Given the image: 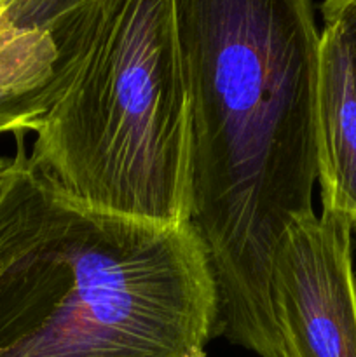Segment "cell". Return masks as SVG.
I'll list each match as a JSON object with an SVG mask.
<instances>
[{
    "label": "cell",
    "instance_id": "cell-5",
    "mask_svg": "<svg viewBox=\"0 0 356 357\" xmlns=\"http://www.w3.org/2000/svg\"><path fill=\"white\" fill-rule=\"evenodd\" d=\"M316 138L321 209L356 229V49L328 24L320 31Z\"/></svg>",
    "mask_w": 356,
    "mask_h": 357
},
{
    "label": "cell",
    "instance_id": "cell-1",
    "mask_svg": "<svg viewBox=\"0 0 356 357\" xmlns=\"http://www.w3.org/2000/svg\"><path fill=\"white\" fill-rule=\"evenodd\" d=\"M188 110L187 225L216 286L215 337L281 357L276 243L314 213L320 31L311 0H175Z\"/></svg>",
    "mask_w": 356,
    "mask_h": 357
},
{
    "label": "cell",
    "instance_id": "cell-7",
    "mask_svg": "<svg viewBox=\"0 0 356 357\" xmlns=\"http://www.w3.org/2000/svg\"><path fill=\"white\" fill-rule=\"evenodd\" d=\"M10 164V159H3V157H0V180H2L3 173H6V169L9 167Z\"/></svg>",
    "mask_w": 356,
    "mask_h": 357
},
{
    "label": "cell",
    "instance_id": "cell-3",
    "mask_svg": "<svg viewBox=\"0 0 356 357\" xmlns=\"http://www.w3.org/2000/svg\"><path fill=\"white\" fill-rule=\"evenodd\" d=\"M34 132L28 157L77 201L187 223L188 110L175 0H112L75 82Z\"/></svg>",
    "mask_w": 356,
    "mask_h": 357
},
{
    "label": "cell",
    "instance_id": "cell-2",
    "mask_svg": "<svg viewBox=\"0 0 356 357\" xmlns=\"http://www.w3.org/2000/svg\"><path fill=\"white\" fill-rule=\"evenodd\" d=\"M216 286L187 223L100 211L24 155L0 180V357H208Z\"/></svg>",
    "mask_w": 356,
    "mask_h": 357
},
{
    "label": "cell",
    "instance_id": "cell-4",
    "mask_svg": "<svg viewBox=\"0 0 356 357\" xmlns=\"http://www.w3.org/2000/svg\"><path fill=\"white\" fill-rule=\"evenodd\" d=\"M269 298L281 357H356L353 227L321 209L276 243Z\"/></svg>",
    "mask_w": 356,
    "mask_h": 357
},
{
    "label": "cell",
    "instance_id": "cell-8",
    "mask_svg": "<svg viewBox=\"0 0 356 357\" xmlns=\"http://www.w3.org/2000/svg\"><path fill=\"white\" fill-rule=\"evenodd\" d=\"M2 14H3V7H2V3H0V17H2Z\"/></svg>",
    "mask_w": 356,
    "mask_h": 357
},
{
    "label": "cell",
    "instance_id": "cell-6",
    "mask_svg": "<svg viewBox=\"0 0 356 357\" xmlns=\"http://www.w3.org/2000/svg\"><path fill=\"white\" fill-rule=\"evenodd\" d=\"M321 16L323 24L341 31L356 49V0H325Z\"/></svg>",
    "mask_w": 356,
    "mask_h": 357
}]
</instances>
